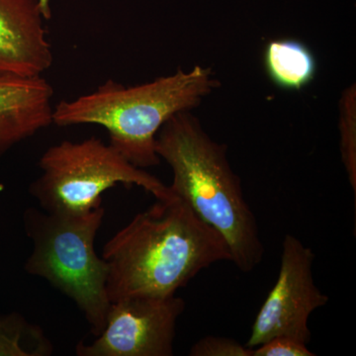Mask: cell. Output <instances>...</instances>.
Segmentation results:
<instances>
[{
	"label": "cell",
	"mask_w": 356,
	"mask_h": 356,
	"mask_svg": "<svg viewBox=\"0 0 356 356\" xmlns=\"http://www.w3.org/2000/svg\"><path fill=\"white\" fill-rule=\"evenodd\" d=\"M184 300L136 296L111 303L104 329L90 343L79 341V356H172Z\"/></svg>",
	"instance_id": "52a82bcc"
},
{
	"label": "cell",
	"mask_w": 356,
	"mask_h": 356,
	"mask_svg": "<svg viewBox=\"0 0 356 356\" xmlns=\"http://www.w3.org/2000/svg\"><path fill=\"white\" fill-rule=\"evenodd\" d=\"M219 86L212 69L201 65L136 86L109 79L88 95L58 102L54 107L53 124L102 126L109 134L110 146L145 170L161 163L156 139L166 122L198 107Z\"/></svg>",
	"instance_id": "3957f363"
},
{
	"label": "cell",
	"mask_w": 356,
	"mask_h": 356,
	"mask_svg": "<svg viewBox=\"0 0 356 356\" xmlns=\"http://www.w3.org/2000/svg\"><path fill=\"white\" fill-rule=\"evenodd\" d=\"M314 261L310 248L296 236H285L277 280L257 313L248 348H257L275 337L309 343V318L329 301L314 280Z\"/></svg>",
	"instance_id": "8992f818"
},
{
	"label": "cell",
	"mask_w": 356,
	"mask_h": 356,
	"mask_svg": "<svg viewBox=\"0 0 356 356\" xmlns=\"http://www.w3.org/2000/svg\"><path fill=\"white\" fill-rule=\"evenodd\" d=\"M254 348L229 337L207 336L192 346L191 356H252Z\"/></svg>",
	"instance_id": "4fadbf2b"
},
{
	"label": "cell",
	"mask_w": 356,
	"mask_h": 356,
	"mask_svg": "<svg viewBox=\"0 0 356 356\" xmlns=\"http://www.w3.org/2000/svg\"><path fill=\"white\" fill-rule=\"evenodd\" d=\"M156 152L172 168V193L222 236L241 271L254 270L264 257V243L227 145L213 140L191 111H184L159 130Z\"/></svg>",
	"instance_id": "7a4b0ae2"
},
{
	"label": "cell",
	"mask_w": 356,
	"mask_h": 356,
	"mask_svg": "<svg viewBox=\"0 0 356 356\" xmlns=\"http://www.w3.org/2000/svg\"><path fill=\"white\" fill-rule=\"evenodd\" d=\"M307 344L292 337H275L254 348L252 356H314Z\"/></svg>",
	"instance_id": "5bb4252c"
},
{
	"label": "cell",
	"mask_w": 356,
	"mask_h": 356,
	"mask_svg": "<svg viewBox=\"0 0 356 356\" xmlns=\"http://www.w3.org/2000/svg\"><path fill=\"white\" fill-rule=\"evenodd\" d=\"M100 206L83 214H60L28 208L23 222L32 252L25 270L48 281L76 304L97 337L111 302L106 290L108 266L95 250L104 219Z\"/></svg>",
	"instance_id": "277c9868"
},
{
	"label": "cell",
	"mask_w": 356,
	"mask_h": 356,
	"mask_svg": "<svg viewBox=\"0 0 356 356\" xmlns=\"http://www.w3.org/2000/svg\"><path fill=\"white\" fill-rule=\"evenodd\" d=\"M53 351V343L38 325L17 312L0 315V356H49Z\"/></svg>",
	"instance_id": "8fae6325"
},
{
	"label": "cell",
	"mask_w": 356,
	"mask_h": 356,
	"mask_svg": "<svg viewBox=\"0 0 356 356\" xmlns=\"http://www.w3.org/2000/svg\"><path fill=\"white\" fill-rule=\"evenodd\" d=\"M264 58L267 76L285 90H301L317 74L313 51L298 40H273L267 43Z\"/></svg>",
	"instance_id": "30bf717a"
},
{
	"label": "cell",
	"mask_w": 356,
	"mask_h": 356,
	"mask_svg": "<svg viewBox=\"0 0 356 356\" xmlns=\"http://www.w3.org/2000/svg\"><path fill=\"white\" fill-rule=\"evenodd\" d=\"M341 159L356 196V89L355 84L343 91L339 102Z\"/></svg>",
	"instance_id": "7c38bea8"
},
{
	"label": "cell",
	"mask_w": 356,
	"mask_h": 356,
	"mask_svg": "<svg viewBox=\"0 0 356 356\" xmlns=\"http://www.w3.org/2000/svg\"><path fill=\"white\" fill-rule=\"evenodd\" d=\"M39 166L42 173L30 185V193L47 212L83 214L95 210L102 206V194L117 184L142 187L156 199L172 195L170 186L95 137L63 140L49 147Z\"/></svg>",
	"instance_id": "5b68a950"
},
{
	"label": "cell",
	"mask_w": 356,
	"mask_h": 356,
	"mask_svg": "<svg viewBox=\"0 0 356 356\" xmlns=\"http://www.w3.org/2000/svg\"><path fill=\"white\" fill-rule=\"evenodd\" d=\"M53 97L43 76H0V158L53 124Z\"/></svg>",
	"instance_id": "9c48e42d"
},
{
	"label": "cell",
	"mask_w": 356,
	"mask_h": 356,
	"mask_svg": "<svg viewBox=\"0 0 356 356\" xmlns=\"http://www.w3.org/2000/svg\"><path fill=\"white\" fill-rule=\"evenodd\" d=\"M156 200L103 248L111 303L129 297L172 296L203 269L231 261L222 236L182 199L172 193Z\"/></svg>",
	"instance_id": "6da1fadb"
},
{
	"label": "cell",
	"mask_w": 356,
	"mask_h": 356,
	"mask_svg": "<svg viewBox=\"0 0 356 356\" xmlns=\"http://www.w3.org/2000/svg\"><path fill=\"white\" fill-rule=\"evenodd\" d=\"M49 15L40 0H0V76H43L50 69Z\"/></svg>",
	"instance_id": "ba28073f"
}]
</instances>
